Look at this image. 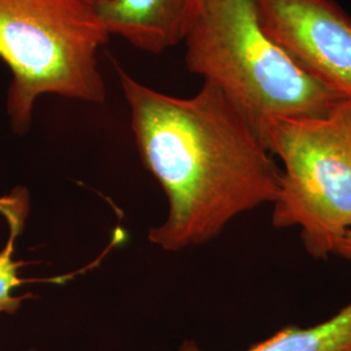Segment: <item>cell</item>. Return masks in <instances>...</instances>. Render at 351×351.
Here are the masks:
<instances>
[{
    "instance_id": "6da1fadb",
    "label": "cell",
    "mask_w": 351,
    "mask_h": 351,
    "mask_svg": "<svg viewBox=\"0 0 351 351\" xmlns=\"http://www.w3.org/2000/svg\"><path fill=\"white\" fill-rule=\"evenodd\" d=\"M139 158L168 198L151 243L180 251L217 237L230 220L276 201L281 168L242 113L211 84L180 98L114 64Z\"/></svg>"
},
{
    "instance_id": "7a4b0ae2",
    "label": "cell",
    "mask_w": 351,
    "mask_h": 351,
    "mask_svg": "<svg viewBox=\"0 0 351 351\" xmlns=\"http://www.w3.org/2000/svg\"><path fill=\"white\" fill-rule=\"evenodd\" d=\"M184 43L189 71L219 88L259 137L275 119L322 117L345 101L264 32L254 0H203Z\"/></svg>"
},
{
    "instance_id": "3957f363",
    "label": "cell",
    "mask_w": 351,
    "mask_h": 351,
    "mask_svg": "<svg viewBox=\"0 0 351 351\" xmlns=\"http://www.w3.org/2000/svg\"><path fill=\"white\" fill-rule=\"evenodd\" d=\"M110 33L81 0H0V60L11 72L7 112L26 133L45 95L101 104L99 52Z\"/></svg>"
},
{
    "instance_id": "277c9868",
    "label": "cell",
    "mask_w": 351,
    "mask_h": 351,
    "mask_svg": "<svg viewBox=\"0 0 351 351\" xmlns=\"http://www.w3.org/2000/svg\"><path fill=\"white\" fill-rule=\"evenodd\" d=\"M261 138L282 163L272 224L298 226L315 259L336 254L351 229V101L322 117L275 119Z\"/></svg>"
},
{
    "instance_id": "5b68a950",
    "label": "cell",
    "mask_w": 351,
    "mask_h": 351,
    "mask_svg": "<svg viewBox=\"0 0 351 351\" xmlns=\"http://www.w3.org/2000/svg\"><path fill=\"white\" fill-rule=\"evenodd\" d=\"M259 23L310 75L351 101V17L335 0H254Z\"/></svg>"
},
{
    "instance_id": "8992f818",
    "label": "cell",
    "mask_w": 351,
    "mask_h": 351,
    "mask_svg": "<svg viewBox=\"0 0 351 351\" xmlns=\"http://www.w3.org/2000/svg\"><path fill=\"white\" fill-rule=\"evenodd\" d=\"M203 0H107L95 11L110 36L149 53L184 43Z\"/></svg>"
},
{
    "instance_id": "52a82bcc",
    "label": "cell",
    "mask_w": 351,
    "mask_h": 351,
    "mask_svg": "<svg viewBox=\"0 0 351 351\" xmlns=\"http://www.w3.org/2000/svg\"><path fill=\"white\" fill-rule=\"evenodd\" d=\"M178 351L202 350L194 341H185ZM246 351H351V301L323 323L284 326Z\"/></svg>"
},
{
    "instance_id": "ba28073f",
    "label": "cell",
    "mask_w": 351,
    "mask_h": 351,
    "mask_svg": "<svg viewBox=\"0 0 351 351\" xmlns=\"http://www.w3.org/2000/svg\"><path fill=\"white\" fill-rule=\"evenodd\" d=\"M27 213V199L24 190L0 202V314L13 315L19 311L27 294L17 295L14 291L27 282L20 276L25 263L14 259V245L21 234Z\"/></svg>"
},
{
    "instance_id": "9c48e42d",
    "label": "cell",
    "mask_w": 351,
    "mask_h": 351,
    "mask_svg": "<svg viewBox=\"0 0 351 351\" xmlns=\"http://www.w3.org/2000/svg\"><path fill=\"white\" fill-rule=\"evenodd\" d=\"M336 255L351 262V229L343 236V239H341L336 250Z\"/></svg>"
},
{
    "instance_id": "30bf717a",
    "label": "cell",
    "mask_w": 351,
    "mask_h": 351,
    "mask_svg": "<svg viewBox=\"0 0 351 351\" xmlns=\"http://www.w3.org/2000/svg\"><path fill=\"white\" fill-rule=\"evenodd\" d=\"M81 1H84V3H86L88 5H91V7H97V5H99L101 3H104V1H107V0H81Z\"/></svg>"
}]
</instances>
